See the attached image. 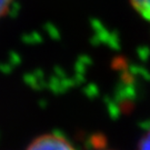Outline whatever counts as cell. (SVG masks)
I'll return each instance as SVG.
<instances>
[{"mask_svg":"<svg viewBox=\"0 0 150 150\" xmlns=\"http://www.w3.org/2000/svg\"><path fill=\"white\" fill-rule=\"evenodd\" d=\"M28 149H74V146L68 140L60 134H43L32 140V142L28 146Z\"/></svg>","mask_w":150,"mask_h":150,"instance_id":"cell-1","label":"cell"},{"mask_svg":"<svg viewBox=\"0 0 150 150\" xmlns=\"http://www.w3.org/2000/svg\"><path fill=\"white\" fill-rule=\"evenodd\" d=\"M131 4L142 17L150 21V0H130Z\"/></svg>","mask_w":150,"mask_h":150,"instance_id":"cell-2","label":"cell"},{"mask_svg":"<svg viewBox=\"0 0 150 150\" xmlns=\"http://www.w3.org/2000/svg\"><path fill=\"white\" fill-rule=\"evenodd\" d=\"M138 148L142 150H149L150 149V128L146 131L144 136L140 138Z\"/></svg>","mask_w":150,"mask_h":150,"instance_id":"cell-3","label":"cell"},{"mask_svg":"<svg viewBox=\"0 0 150 150\" xmlns=\"http://www.w3.org/2000/svg\"><path fill=\"white\" fill-rule=\"evenodd\" d=\"M12 0H0V17L6 12V10L9 8Z\"/></svg>","mask_w":150,"mask_h":150,"instance_id":"cell-4","label":"cell"}]
</instances>
